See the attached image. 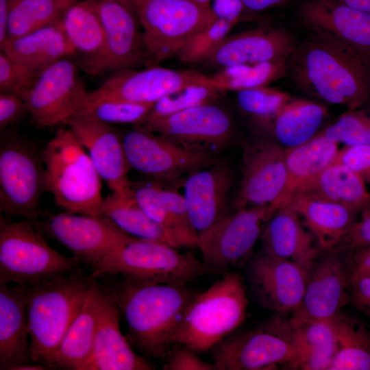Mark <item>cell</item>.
<instances>
[{"label": "cell", "mask_w": 370, "mask_h": 370, "mask_svg": "<svg viewBox=\"0 0 370 370\" xmlns=\"http://www.w3.org/2000/svg\"><path fill=\"white\" fill-rule=\"evenodd\" d=\"M269 321L297 349L298 359L294 369L328 370L336 352L331 320H309L295 325H290L279 317Z\"/></svg>", "instance_id": "f1b7e54d"}, {"label": "cell", "mask_w": 370, "mask_h": 370, "mask_svg": "<svg viewBox=\"0 0 370 370\" xmlns=\"http://www.w3.org/2000/svg\"><path fill=\"white\" fill-rule=\"evenodd\" d=\"M130 188L137 203L145 213L164 231L169 245L177 248L173 225L164 204L158 183H130Z\"/></svg>", "instance_id": "ee69618b"}, {"label": "cell", "mask_w": 370, "mask_h": 370, "mask_svg": "<svg viewBox=\"0 0 370 370\" xmlns=\"http://www.w3.org/2000/svg\"><path fill=\"white\" fill-rule=\"evenodd\" d=\"M298 195L335 203L356 213L370 205V193L365 181L347 166L336 162L323 171L295 197Z\"/></svg>", "instance_id": "1f68e13d"}, {"label": "cell", "mask_w": 370, "mask_h": 370, "mask_svg": "<svg viewBox=\"0 0 370 370\" xmlns=\"http://www.w3.org/2000/svg\"><path fill=\"white\" fill-rule=\"evenodd\" d=\"M132 5L143 28L146 52L154 61L178 56L217 20L209 4L193 0H147Z\"/></svg>", "instance_id": "ba28073f"}, {"label": "cell", "mask_w": 370, "mask_h": 370, "mask_svg": "<svg viewBox=\"0 0 370 370\" xmlns=\"http://www.w3.org/2000/svg\"><path fill=\"white\" fill-rule=\"evenodd\" d=\"M28 113L23 98L14 93L0 92V130L13 125L23 116Z\"/></svg>", "instance_id": "816d5d0a"}, {"label": "cell", "mask_w": 370, "mask_h": 370, "mask_svg": "<svg viewBox=\"0 0 370 370\" xmlns=\"http://www.w3.org/2000/svg\"><path fill=\"white\" fill-rule=\"evenodd\" d=\"M46 191L67 212L99 215L101 177L71 130H58L42 150Z\"/></svg>", "instance_id": "5b68a950"}, {"label": "cell", "mask_w": 370, "mask_h": 370, "mask_svg": "<svg viewBox=\"0 0 370 370\" xmlns=\"http://www.w3.org/2000/svg\"><path fill=\"white\" fill-rule=\"evenodd\" d=\"M211 82L210 76L193 71H176L160 66H151L141 71L130 69L112 73L99 88L88 92V96L155 103L186 86Z\"/></svg>", "instance_id": "ffe728a7"}, {"label": "cell", "mask_w": 370, "mask_h": 370, "mask_svg": "<svg viewBox=\"0 0 370 370\" xmlns=\"http://www.w3.org/2000/svg\"><path fill=\"white\" fill-rule=\"evenodd\" d=\"M288 204V173L284 148L275 141L260 140L243 153L242 177L234 209L282 207Z\"/></svg>", "instance_id": "ac0fdd59"}, {"label": "cell", "mask_w": 370, "mask_h": 370, "mask_svg": "<svg viewBox=\"0 0 370 370\" xmlns=\"http://www.w3.org/2000/svg\"><path fill=\"white\" fill-rule=\"evenodd\" d=\"M101 294V288L93 278L83 306L63 337L51 361L50 369H86L93 352Z\"/></svg>", "instance_id": "83f0119b"}, {"label": "cell", "mask_w": 370, "mask_h": 370, "mask_svg": "<svg viewBox=\"0 0 370 370\" xmlns=\"http://www.w3.org/2000/svg\"><path fill=\"white\" fill-rule=\"evenodd\" d=\"M262 253L296 262L308 270L323 249L301 225L295 209L287 204L278 208L261 235Z\"/></svg>", "instance_id": "484cf974"}, {"label": "cell", "mask_w": 370, "mask_h": 370, "mask_svg": "<svg viewBox=\"0 0 370 370\" xmlns=\"http://www.w3.org/2000/svg\"><path fill=\"white\" fill-rule=\"evenodd\" d=\"M223 92L224 91L216 86L213 81L211 83L190 84L159 99L154 103L146 117L155 118L166 116L199 105L212 102Z\"/></svg>", "instance_id": "b9f144b4"}, {"label": "cell", "mask_w": 370, "mask_h": 370, "mask_svg": "<svg viewBox=\"0 0 370 370\" xmlns=\"http://www.w3.org/2000/svg\"><path fill=\"white\" fill-rule=\"evenodd\" d=\"M289 204L297 212L323 250L337 245L356 221L357 213L325 200L298 195Z\"/></svg>", "instance_id": "4dcf8cb0"}, {"label": "cell", "mask_w": 370, "mask_h": 370, "mask_svg": "<svg viewBox=\"0 0 370 370\" xmlns=\"http://www.w3.org/2000/svg\"><path fill=\"white\" fill-rule=\"evenodd\" d=\"M331 322L336 352L328 370H370V330L365 323L343 312Z\"/></svg>", "instance_id": "d590c367"}, {"label": "cell", "mask_w": 370, "mask_h": 370, "mask_svg": "<svg viewBox=\"0 0 370 370\" xmlns=\"http://www.w3.org/2000/svg\"><path fill=\"white\" fill-rule=\"evenodd\" d=\"M349 276V283L359 278H370V245L350 252Z\"/></svg>", "instance_id": "db71d44e"}, {"label": "cell", "mask_w": 370, "mask_h": 370, "mask_svg": "<svg viewBox=\"0 0 370 370\" xmlns=\"http://www.w3.org/2000/svg\"><path fill=\"white\" fill-rule=\"evenodd\" d=\"M193 1L199 3H203V4H209V1H210V0H193Z\"/></svg>", "instance_id": "94428289"}, {"label": "cell", "mask_w": 370, "mask_h": 370, "mask_svg": "<svg viewBox=\"0 0 370 370\" xmlns=\"http://www.w3.org/2000/svg\"><path fill=\"white\" fill-rule=\"evenodd\" d=\"M234 182L232 168L219 159L186 177L183 195L198 242L230 211Z\"/></svg>", "instance_id": "44dd1931"}, {"label": "cell", "mask_w": 370, "mask_h": 370, "mask_svg": "<svg viewBox=\"0 0 370 370\" xmlns=\"http://www.w3.org/2000/svg\"><path fill=\"white\" fill-rule=\"evenodd\" d=\"M104 41L101 53L81 69L90 75L133 69L149 57L138 14L129 0H97Z\"/></svg>", "instance_id": "7c38bea8"}, {"label": "cell", "mask_w": 370, "mask_h": 370, "mask_svg": "<svg viewBox=\"0 0 370 370\" xmlns=\"http://www.w3.org/2000/svg\"><path fill=\"white\" fill-rule=\"evenodd\" d=\"M49 369L47 367L38 363H29L18 366L14 370H47Z\"/></svg>", "instance_id": "91938a15"}, {"label": "cell", "mask_w": 370, "mask_h": 370, "mask_svg": "<svg viewBox=\"0 0 370 370\" xmlns=\"http://www.w3.org/2000/svg\"><path fill=\"white\" fill-rule=\"evenodd\" d=\"M246 273L258 303L283 315L291 314L299 307L309 270L296 262L262 252L250 258Z\"/></svg>", "instance_id": "d6986e66"}, {"label": "cell", "mask_w": 370, "mask_h": 370, "mask_svg": "<svg viewBox=\"0 0 370 370\" xmlns=\"http://www.w3.org/2000/svg\"><path fill=\"white\" fill-rule=\"evenodd\" d=\"M217 370L294 369L298 352L288 338L264 323L256 330L232 332L211 349Z\"/></svg>", "instance_id": "e0dca14e"}, {"label": "cell", "mask_w": 370, "mask_h": 370, "mask_svg": "<svg viewBox=\"0 0 370 370\" xmlns=\"http://www.w3.org/2000/svg\"><path fill=\"white\" fill-rule=\"evenodd\" d=\"M64 34L78 57L75 62L82 68L101 52L104 35L97 10V0L77 1L62 18Z\"/></svg>", "instance_id": "836d02e7"}, {"label": "cell", "mask_w": 370, "mask_h": 370, "mask_svg": "<svg viewBox=\"0 0 370 370\" xmlns=\"http://www.w3.org/2000/svg\"><path fill=\"white\" fill-rule=\"evenodd\" d=\"M242 3L243 10L251 12H260L275 5H278L289 0H240Z\"/></svg>", "instance_id": "9f6ffc18"}, {"label": "cell", "mask_w": 370, "mask_h": 370, "mask_svg": "<svg viewBox=\"0 0 370 370\" xmlns=\"http://www.w3.org/2000/svg\"><path fill=\"white\" fill-rule=\"evenodd\" d=\"M66 247L81 263L90 269L132 236L102 215L70 212L49 214L31 222Z\"/></svg>", "instance_id": "9a60e30c"}, {"label": "cell", "mask_w": 370, "mask_h": 370, "mask_svg": "<svg viewBox=\"0 0 370 370\" xmlns=\"http://www.w3.org/2000/svg\"><path fill=\"white\" fill-rule=\"evenodd\" d=\"M1 51L12 60L39 73L59 60L77 56L64 34L62 21L8 40Z\"/></svg>", "instance_id": "f546056e"}, {"label": "cell", "mask_w": 370, "mask_h": 370, "mask_svg": "<svg viewBox=\"0 0 370 370\" xmlns=\"http://www.w3.org/2000/svg\"><path fill=\"white\" fill-rule=\"evenodd\" d=\"M132 4H136L139 3L144 2L147 0H129Z\"/></svg>", "instance_id": "6125c7cd"}, {"label": "cell", "mask_w": 370, "mask_h": 370, "mask_svg": "<svg viewBox=\"0 0 370 370\" xmlns=\"http://www.w3.org/2000/svg\"><path fill=\"white\" fill-rule=\"evenodd\" d=\"M352 8L370 13V0H338Z\"/></svg>", "instance_id": "680465c9"}, {"label": "cell", "mask_w": 370, "mask_h": 370, "mask_svg": "<svg viewBox=\"0 0 370 370\" xmlns=\"http://www.w3.org/2000/svg\"><path fill=\"white\" fill-rule=\"evenodd\" d=\"M300 16L311 32L330 36L370 59V13L338 0H306Z\"/></svg>", "instance_id": "cb8c5ba5"}, {"label": "cell", "mask_w": 370, "mask_h": 370, "mask_svg": "<svg viewBox=\"0 0 370 370\" xmlns=\"http://www.w3.org/2000/svg\"><path fill=\"white\" fill-rule=\"evenodd\" d=\"M78 69L71 58L59 60L46 68L22 95L37 127L64 124L81 111L88 92Z\"/></svg>", "instance_id": "4fadbf2b"}, {"label": "cell", "mask_w": 370, "mask_h": 370, "mask_svg": "<svg viewBox=\"0 0 370 370\" xmlns=\"http://www.w3.org/2000/svg\"><path fill=\"white\" fill-rule=\"evenodd\" d=\"M136 125L179 145L216 156L228 147L236 132L230 113L212 102L166 116L146 117Z\"/></svg>", "instance_id": "8fae6325"}, {"label": "cell", "mask_w": 370, "mask_h": 370, "mask_svg": "<svg viewBox=\"0 0 370 370\" xmlns=\"http://www.w3.org/2000/svg\"><path fill=\"white\" fill-rule=\"evenodd\" d=\"M197 353L189 348L174 343L166 356L164 370H217L214 362H208L200 358Z\"/></svg>", "instance_id": "c3c4849f"}, {"label": "cell", "mask_w": 370, "mask_h": 370, "mask_svg": "<svg viewBox=\"0 0 370 370\" xmlns=\"http://www.w3.org/2000/svg\"><path fill=\"white\" fill-rule=\"evenodd\" d=\"M234 25L227 21L217 19L211 27L195 36L179 53V58L189 64L204 62Z\"/></svg>", "instance_id": "bcb514c9"}, {"label": "cell", "mask_w": 370, "mask_h": 370, "mask_svg": "<svg viewBox=\"0 0 370 370\" xmlns=\"http://www.w3.org/2000/svg\"><path fill=\"white\" fill-rule=\"evenodd\" d=\"M25 298L19 284H0V369L35 363L32 357Z\"/></svg>", "instance_id": "4316f807"}, {"label": "cell", "mask_w": 370, "mask_h": 370, "mask_svg": "<svg viewBox=\"0 0 370 370\" xmlns=\"http://www.w3.org/2000/svg\"><path fill=\"white\" fill-rule=\"evenodd\" d=\"M337 245L349 253L370 245V207L362 211L360 220L354 223L349 232Z\"/></svg>", "instance_id": "f907efd6"}, {"label": "cell", "mask_w": 370, "mask_h": 370, "mask_svg": "<svg viewBox=\"0 0 370 370\" xmlns=\"http://www.w3.org/2000/svg\"><path fill=\"white\" fill-rule=\"evenodd\" d=\"M46 191L45 171L40 152L30 141L3 136L0 144V210L6 216H21L33 222L39 216Z\"/></svg>", "instance_id": "9c48e42d"}, {"label": "cell", "mask_w": 370, "mask_h": 370, "mask_svg": "<svg viewBox=\"0 0 370 370\" xmlns=\"http://www.w3.org/2000/svg\"><path fill=\"white\" fill-rule=\"evenodd\" d=\"M248 298L243 278L228 273L188 304L173 338L196 353L206 352L234 332L247 317Z\"/></svg>", "instance_id": "277c9868"}, {"label": "cell", "mask_w": 370, "mask_h": 370, "mask_svg": "<svg viewBox=\"0 0 370 370\" xmlns=\"http://www.w3.org/2000/svg\"><path fill=\"white\" fill-rule=\"evenodd\" d=\"M99 215L110 219L131 236L169 245L162 229L136 201L130 186L123 191H112L103 198L99 208Z\"/></svg>", "instance_id": "8d00e7d4"}, {"label": "cell", "mask_w": 370, "mask_h": 370, "mask_svg": "<svg viewBox=\"0 0 370 370\" xmlns=\"http://www.w3.org/2000/svg\"><path fill=\"white\" fill-rule=\"evenodd\" d=\"M90 269L92 278L114 275L174 285H186L211 273L191 254H181L166 243L135 236L120 244Z\"/></svg>", "instance_id": "8992f818"}, {"label": "cell", "mask_w": 370, "mask_h": 370, "mask_svg": "<svg viewBox=\"0 0 370 370\" xmlns=\"http://www.w3.org/2000/svg\"><path fill=\"white\" fill-rule=\"evenodd\" d=\"M278 208L246 207L230 211L200 238L198 247L210 272H225L249 261L256 243Z\"/></svg>", "instance_id": "30bf717a"}, {"label": "cell", "mask_w": 370, "mask_h": 370, "mask_svg": "<svg viewBox=\"0 0 370 370\" xmlns=\"http://www.w3.org/2000/svg\"><path fill=\"white\" fill-rule=\"evenodd\" d=\"M80 262L52 249L29 221L1 217L0 284H33L82 271Z\"/></svg>", "instance_id": "52a82bcc"}, {"label": "cell", "mask_w": 370, "mask_h": 370, "mask_svg": "<svg viewBox=\"0 0 370 370\" xmlns=\"http://www.w3.org/2000/svg\"><path fill=\"white\" fill-rule=\"evenodd\" d=\"M319 133L344 146L370 145V113L362 108L347 110Z\"/></svg>", "instance_id": "7bdbcfd3"}, {"label": "cell", "mask_w": 370, "mask_h": 370, "mask_svg": "<svg viewBox=\"0 0 370 370\" xmlns=\"http://www.w3.org/2000/svg\"><path fill=\"white\" fill-rule=\"evenodd\" d=\"M336 163L342 164L370 182V145L344 146L338 149Z\"/></svg>", "instance_id": "681fc988"}, {"label": "cell", "mask_w": 370, "mask_h": 370, "mask_svg": "<svg viewBox=\"0 0 370 370\" xmlns=\"http://www.w3.org/2000/svg\"><path fill=\"white\" fill-rule=\"evenodd\" d=\"M286 75L300 91L347 110L370 101V59L323 34L311 32L297 43Z\"/></svg>", "instance_id": "6da1fadb"}, {"label": "cell", "mask_w": 370, "mask_h": 370, "mask_svg": "<svg viewBox=\"0 0 370 370\" xmlns=\"http://www.w3.org/2000/svg\"><path fill=\"white\" fill-rule=\"evenodd\" d=\"M160 192L174 227L178 247H198V236L190 223L184 195L173 188L162 186Z\"/></svg>", "instance_id": "f6af8a7d"}, {"label": "cell", "mask_w": 370, "mask_h": 370, "mask_svg": "<svg viewBox=\"0 0 370 370\" xmlns=\"http://www.w3.org/2000/svg\"><path fill=\"white\" fill-rule=\"evenodd\" d=\"M122 140L130 168L156 180L174 182L218 160L212 153L184 147L138 125Z\"/></svg>", "instance_id": "5bb4252c"}, {"label": "cell", "mask_w": 370, "mask_h": 370, "mask_svg": "<svg viewBox=\"0 0 370 370\" xmlns=\"http://www.w3.org/2000/svg\"><path fill=\"white\" fill-rule=\"evenodd\" d=\"M328 115V108L322 103L293 99L280 112L271 127L276 143L284 149L304 143L320 132Z\"/></svg>", "instance_id": "e575fe53"}, {"label": "cell", "mask_w": 370, "mask_h": 370, "mask_svg": "<svg viewBox=\"0 0 370 370\" xmlns=\"http://www.w3.org/2000/svg\"><path fill=\"white\" fill-rule=\"evenodd\" d=\"M236 92L238 106L244 113L271 125L283 108L293 99L289 93L268 86Z\"/></svg>", "instance_id": "60d3db41"}, {"label": "cell", "mask_w": 370, "mask_h": 370, "mask_svg": "<svg viewBox=\"0 0 370 370\" xmlns=\"http://www.w3.org/2000/svg\"><path fill=\"white\" fill-rule=\"evenodd\" d=\"M286 60H278L235 65L222 69L210 77L224 92L267 86L286 75Z\"/></svg>", "instance_id": "f35d334b"}, {"label": "cell", "mask_w": 370, "mask_h": 370, "mask_svg": "<svg viewBox=\"0 0 370 370\" xmlns=\"http://www.w3.org/2000/svg\"><path fill=\"white\" fill-rule=\"evenodd\" d=\"M338 149L337 143L319 133L301 145L284 149L288 203L334 162Z\"/></svg>", "instance_id": "d6a6232c"}, {"label": "cell", "mask_w": 370, "mask_h": 370, "mask_svg": "<svg viewBox=\"0 0 370 370\" xmlns=\"http://www.w3.org/2000/svg\"><path fill=\"white\" fill-rule=\"evenodd\" d=\"M94 279L112 297L123 315L130 344L145 356L166 358L194 292L186 285L122 275H104Z\"/></svg>", "instance_id": "7a4b0ae2"}, {"label": "cell", "mask_w": 370, "mask_h": 370, "mask_svg": "<svg viewBox=\"0 0 370 370\" xmlns=\"http://www.w3.org/2000/svg\"><path fill=\"white\" fill-rule=\"evenodd\" d=\"M10 11V0H0V47H3L8 40V25Z\"/></svg>", "instance_id": "6f0895ef"}, {"label": "cell", "mask_w": 370, "mask_h": 370, "mask_svg": "<svg viewBox=\"0 0 370 370\" xmlns=\"http://www.w3.org/2000/svg\"><path fill=\"white\" fill-rule=\"evenodd\" d=\"M350 253L338 245L323 250L309 270L302 301L288 321H330L349 302Z\"/></svg>", "instance_id": "2e32d148"}, {"label": "cell", "mask_w": 370, "mask_h": 370, "mask_svg": "<svg viewBox=\"0 0 370 370\" xmlns=\"http://www.w3.org/2000/svg\"><path fill=\"white\" fill-rule=\"evenodd\" d=\"M154 103H133L110 98L88 96L78 114L87 115L99 121L111 123H140Z\"/></svg>", "instance_id": "ab89813d"}, {"label": "cell", "mask_w": 370, "mask_h": 370, "mask_svg": "<svg viewBox=\"0 0 370 370\" xmlns=\"http://www.w3.org/2000/svg\"><path fill=\"white\" fill-rule=\"evenodd\" d=\"M88 151L101 179L112 191L121 192L130 186L127 173L131 169L122 136L107 123L77 114L64 123Z\"/></svg>", "instance_id": "7402d4cb"}, {"label": "cell", "mask_w": 370, "mask_h": 370, "mask_svg": "<svg viewBox=\"0 0 370 370\" xmlns=\"http://www.w3.org/2000/svg\"><path fill=\"white\" fill-rule=\"evenodd\" d=\"M41 73L32 70L0 53V92L22 97L35 83Z\"/></svg>", "instance_id": "7dc6e473"}, {"label": "cell", "mask_w": 370, "mask_h": 370, "mask_svg": "<svg viewBox=\"0 0 370 370\" xmlns=\"http://www.w3.org/2000/svg\"><path fill=\"white\" fill-rule=\"evenodd\" d=\"M93 281L82 271L19 284L25 298L33 362L49 365Z\"/></svg>", "instance_id": "3957f363"}, {"label": "cell", "mask_w": 370, "mask_h": 370, "mask_svg": "<svg viewBox=\"0 0 370 370\" xmlns=\"http://www.w3.org/2000/svg\"><path fill=\"white\" fill-rule=\"evenodd\" d=\"M349 302L370 318V278L352 281L349 288Z\"/></svg>", "instance_id": "f5cc1de1"}, {"label": "cell", "mask_w": 370, "mask_h": 370, "mask_svg": "<svg viewBox=\"0 0 370 370\" xmlns=\"http://www.w3.org/2000/svg\"><path fill=\"white\" fill-rule=\"evenodd\" d=\"M101 288V308L93 352L85 370L154 369L149 361L133 351L121 331L120 311L116 304Z\"/></svg>", "instance_id": "d4e9b609"}, {"label": "cell", "mask_w": 370, "mask_h": 370, "mask_svg": "<svg viewBox=\"0 0 370 370\" xmlns=\"http://www.w3.org/2000/svg\"><path fill=\"white\" fill-rule=\"evenodd\" d=\"M297 42L291 33L279 28L260 27L227 36L204 61L226 67L286 60Z\"/></svg>", "instance_id": "603a6c76"}, {"label": "cell", "mask_w": 370, "mask_h": 370, "mask_svg": "<svg viewBox=\"0 0 370 370\" xmlns=\"http://www.w3.org/2000/svg\"><path fill=\"white\" fill-rule=\"evenodd\" d=\"M212 9L217 19H223L235 25L243 7L240 0H214Z\"/></svg>", "instance_id": "11a10c76"}, {"label": "cell", "mask_w": 370, "mask_h": 370, "mask_svg": "<svg viewBox=\"0 0 370 370\" xmlns=\"http://www.w3.org/2000/svg\"><path fill=\"white\" fill-rule=\"evenodd\" d=\"M79 0H10L8 40L62 21Z\"/></svg>", "instance_id": "74e56055"}]
</instances>
